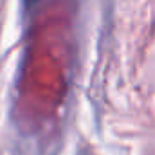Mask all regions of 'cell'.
Wrapping results in <instances>:
<instances>
[{"label": "cell", "instance_id": "1", "mask_svg": "<svg viewBox=\"0 0 155 155\" xmlns=\"http://www.w3.org/2000/svg\"><path fill=\"white\" fill-rule=\"evenodd\" d=\"M38 2H40V0H22V4H24V9H25V11L33 9V7H35Z\"/></svg>", "mask_w": 155, "mask_h": 155}]
</instances>
